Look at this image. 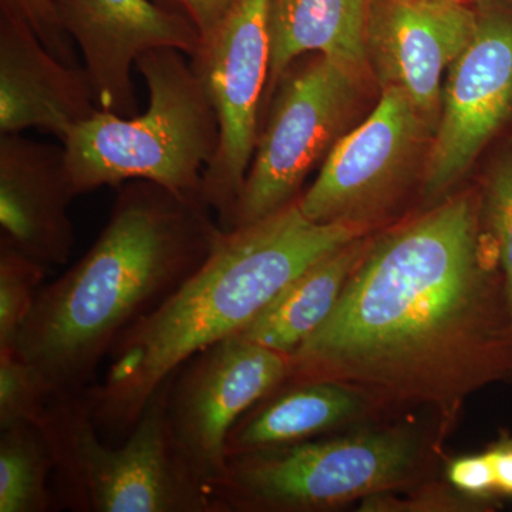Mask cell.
Instances as JSON below:
<instances>
[{
	"label": "cell",
	"instance_id": "cell-21",
	"mask_svg": "<svg viewBox=\"0 0 512 512\" xmlns=\"http://www.w3.org/2000/svg\"><path fill=\"white\" fill-rule=\"evenodd\" d=\"M481 215L503 276L505 305L512 333V148L491 167L481 198Z\"/></svg>",
	"mask_w": 512,
	"mask_h": 512
},
{
	"label": "cell",
	"instance_id": "cell-11",
	"mask_svg": "<svg viewBox=\"0 0 512 512\" xmlns=\"http://www.w3.org/2000/svg\"><path fill=\"white\" fill-rule=\"evenodd\" d=\"M470 45L444 79L439 124L424 167L429 198L450 190L512 114V13L477 6Z\"/></svg>",
	"mask_w": 512,
	"mask_h": 512
},
{
	"label": "cell",
	"instance_id": "cell-1",
	"mask_svg": "<svg viewBox=\"0 0 512 512\" xmlns=\"http://www.w3.org/2000/svg\"><path fill=\"white\" fill-rule=\"evenodd\" d=\"M286 383L333 380L451 414L512 379L503 276L481 200L461 194L367 247Z\"/></svg>",
	"mask_w": 512,
	"mask_h": 512
},
{
	"label": "cell",
	"instance_id": "cell-9",
	"mask_svg": "<svg viewBox=\"0 0 512 512\" xmlns=\"http://www.w3.org/2000/svg\"><path fill=\"white\" fill-rule=\"evenodd\" d=\"M291 369V356L232 336L202 350L171 376V430L210 490L227 470L229 431L252 407L281 389Z\"/></svg>",
	"mask_w": 512,
	"mask_h": 512
},
{
	"label": "cell",
	"instance_id": "cell-20",
	"mask_svg": "<svg viewBox=\"0 0 512 512\" xmlns=\"http://www.w3.org/2000/svg\"><path fill=\"white\" fill-rule=\"evenodd\" d=\"M45 276V265L0 245V348L15 345L35 308Z\"/></svg>",
	"mask_w": 512,
	"mask_h": 512
},
{
	"label": "cell",
	"instance_id": "cell-5",
	"mask_svg": "<svg viewBox=\"0 0 512 512\" xmlns=\"http://www.w3.org/2000/svg\"><path fill=\"white\" fill-rule=\"evenodd\" d=\"M171 377L119 443L100 436L80 396H53L40 427L56 457L66 508L80 512H215L210 485L184 456L168 419Z\"/></svg>",
	"mask_w": 512,
	"mask_h": 512
},
{
	"label": "cell",
	"instance_id": "cell-13",
	"mask_svg": "<svg viewBox=\"0 0 512 512\" xmlns=\"http://www.w3.org/2000/svg\"><path fill=\"white\" fill-rule=\"evenodd\" d=\"M466 0H370L367 59L384 87L406 93L424 117L439 114L444 79L476 33Z\"/></svg>",
	"mask_w": 512,
	"mask_h": 512
},
{
	"label": "cell",
	"instance_id": "cell-16",
	"mask_svg": "<svg viewBox=\"0 0 512 512\" xmlns=\"http://www.w3.org/2000/svg\"><path fill=\"white\" fill-rule=\"evenodd\" d=\"M363 390L333 380L285 383L252 407L229 431L227 456L309 441L366 409Z\"/></svg>",
	"mask_w": 512,
	"mask_h": 512
},
{
	"label": "cell",
	"instance_id": "cell-3",
	"mask_svg": "<svg viewBox=\"0 0 512 512\" xmlns=\"http://www.w3.org/2000/svg\"><path fill=\"white\" fill-rule=\"evenodd\" d=\"M366 229L313 222L295 201L224 231L200 269L121 336L100 382L80 394L100 436L126 439L154 393L188 360L237 336L296 276Z\"/></svg>",
	"mask_w": 512,
	"mask_h": 512
},
{
	"label": "cell",
	"instance_id": "cell-8",
	"mask_svg": "<svg viewBox=\"0 0 512 512\" xmlns=\"http://www.w3.org/2000/svg\"><path fill=\"white\" fill-rule=\"evenodd\" d=\"M271 0H232L227 15L190 57L217 114L220 140L202 177V198L224 231L254 157L271 70Z\"/></svg>",
	"mask_w": 512,
	"mask_h": 512
},
{
	"label": "cell",
	"instance_id": "cell-2",
	"mask_svg": "<svg viewBox=\"0 0 512 512\" xmlns=\"http://www.w3.org/2000/svg\"><path fill=\"white\" fill-rule=\"evenodd\" d=\"M222 234L202 197L148 181L119 185L99 238L43 286L13 348L53 396H80L121 336L200 269Z\"/></svg>",
	"mask_w": 512,
	"mask_h": 512
},
{
	"label": "cell",
	"instance_id": "cell-14",
	"mask_svg": "<svg viewBox=\"0 0 512 512\" xmlns=\"http://www.w3.org/2000/svg\"><path fill=\"white\" fill-rule=\"evenodd\" d=\"M74 198L63 146L23 134L0 136V245L46 268L67 264L74 247Z\"/></svg>",
	"mask_w": 512,
	"mask_h": 512
},
{
	"label": "cell",
	"instance_id": "cell-17",
	"mask_svg": "<svg viewBox=\"0 0 512 512\" xmlns=\"http://www.w3.org/2000/svg\"><path fill=\"white\" fill-rule=\"evenodd\" d=\"M369 6L370 0H271V70L264 106L282 74L303 56L328 57L360 76L369 63Z\"/></svg>",
	"mask_w": 512,
	"mask_h": 512
},
{
	"label": "cell",
	"instance_id": "cell-26",
	"mask_svg": "<svg viewBox=\"0 0 512 512\" xmlns=\"http://www.w3.org/2000/svg\"><path fill=\"white\" fill-rule=\"evenodd\" d=\"M497 481V494L512 497V439L500 441L490 448Z\"/></svg>",
	"mask_w": 512,
	"mask_h": 512
},
{
	"label": "cell",
	"instance_id": "cell-10",
	"mask_svg": "<svg viewBox=\"0 0 512 512\" xmlns=\"http://www.w3.org/2000/svg\"><path fill=\"white\" fill-rule=\"evenodd\" d=\"M426 120L406 93L384 87L375 110L336 141L315 183L298 198L302 214L319 224L367 228L406 178Z\"/></svg>",
	"mask_w": 512,
	"mask_h": 512
},
{
	"label": "cell",
	"instance_id": "cell-18",
	"mask_svg": "<svg viewBox=\"0 0 512 512\" xmlns=\"http://www.w3.org/2000/svg\"><path fill=\"white\" fill-rule=\"evenodd\" d=\"M369 245L357 238L296 276L237 336L292 356L329 318Z\"/></svg>",
	"mask_w": 512,
	"mask_h": 512
},
{
	"label": "cell",
	"instance_id": "cell-23",
	"mask_svg": "<svg viewBox=\"0 0 512 512\" xmlns=\"http://www.w3.org/2000/svg\"><path fill=\"white\" fill-rule=\"evenodd\" d=\"M0 10L12 13L28 23L40 42L60 62L74 69H83L57 15L55 0H0Z\"/></svg>",
	"mask_w": 512,
	"mask_h": 512
},
{
	"label": "cell",
	"instance_id": "cell-24",
	"mask_svg": "<svg viewBox=\"0 0 512 512\" xmlns=\"http://www.w3.org/2000/svg\"><path fill=\"white\" fill-rule=\"evenodd\" d=\"M447 478L456 490L470 497L487 498L497 494V481L490 451L451 461L447 468Z\"/></svg>",
	"mask_w": 512,
	"mask_h": 512
},
{
	"label": "cell",
	"instance_id": "cell-22",
	"mask_svg": "<svg viewBox=\"0 0 512 512\" xmlns=\"http://www.w3.org/2000/svg\"><path fill=\"white\" fill-rule=\"evenodd\" d=\"M53 394L15 348H0V427L18 421L39 424Z\"/></svg>",
	"mask_w": 512,
	"mask_h": 512
},
{
	"label": "cell",
	"instance_id": "cell-4",
	"mask_svg": "<svg viewBox=\"0 0 512 512\" xmlns=\"http://www.w3.org/2000/svg\"><path fill=\"white\" fill-rule=\"evenodd\" d=\"M187 55L161 47L138 57L148 89L143 114L97 110L62 141L76 197L128 181H148L202 197V177L218 148L217 114Z\"/></svg>",
	"mask_w": 512,
	"mask_h": 512
},
{
	"label": "cell",
	"instance_id": "cell-27",
	"mask_svg": "<svg viewBox=\"0 0 512 512\" xmlns=\"http://www.w3.org/2000/svg\"><path fill=\"white\" fill-rule=\"evenodd\" d=\"M466 2H468V0H466Z\"/></svg>",
	"mask_w": 512,
	"mask_h": 512
},
{
	"label": "cell",
	"instance_id": "cell-6",
	"mask_svg": "<svg viewBox=\"0 0 512 512\" xmlns=\"http://www.w3.org/2000/svg\"><path fill=\"white\" fill-rule=\"evenodd\" d=\"M419 458V441L406 429L241 454L211 484L212 503L215 512L329 510L406 483Z\"/></svg>",
	"mask_w": 512,
	"mask_h": 512
},
{
	"label": "cell",
	"instance_id": "cell-19",
	"mask_svg": "<svg viewBox=\"0 0 512 512\" xmlns=\"http://www.w3.org/2000/svg\"><path fill=\"white\" fill-rule=\"evenodd\" d=\"M56 457L45 431L28 421L0 427V512H49Z\"/></svg>",
	"mask_w": 512,
	"mask_h": 512
},
{
	"label": "cell",
	"instance_id": "cell-25",
	"mask_svg": "<svg viewBox=\"0 0 512 512\" xmlns=\"http://www.w3.org/2000/svg\"><path fill=\"white\" fill-rule=\"evenodd\" d=\"M170 12L183 16L194 26L201 42L215 32L227 15L232 0H154Z\"/></svg>",
	"mask_w": 512,
	"mask_h": 512
},
{
	"label": "cell",
	"instance_id": "cell-7",
	"mask_svg": "<svg viewBox=\"0 0 512 512\" xmlns=\"http://www.w3.org/2000/svg\"><path fill=\"white\" fill-rule=\"evenodd\" d=\"M359 77L322 55L305 62L301 57L282 74L259 128L232 229L298 201L303 181L343 136Z\"/></svg>",
	"mask_w": 512,
	"mask_h": 512
},
{
	"label": "cell",
	"instance_id": "cell-15",
	"mask_svg": "<svg viewBox=\"0 0 512 512\" xmlns=\"http://www.w3.org/2000/svg\"><path fill=\"white\" fill-rule=\"evenodd\" d=\"M97 110L84 69L57 60L28 23L0 10V136L37 130L63 141Z\"/></svg>",
	"mask_w": 512,
	"mask_h": 512
},
{
	"label": "cell",
	"instance_id": "cell-12",
	"mask_svg": "<svg viewBox=\"0 0 512 512\" xmlns=\"http://www.w3.org/2000/svg\"><path fill=\"white\" fill-rule=\"evenodd\" d=\"M57 15L79 47L97 109L136 116L131 70L138 57L170 47L194 56L201 37L177 13L151 0H55Z\"/></svg>",
	"mask_w": 512,
	"mask_h": 512
}]
</instances>
